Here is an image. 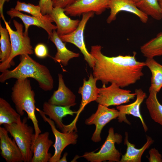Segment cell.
I'll return each instance as SVG.
<instances>
[{
    "instance_id": "obj_37",
    "label": "cell",
    "mask_w": 162,
    "mask_h": 162,
    "mask_svg": "<svg viewBox=\"0 0 162 162\" xmlns=\"http://www.w3.org/2000/svg\"><path fill=\"white\" fill-rule=\"evenodd\" d=\"M159 3H162V0H158Z\"/></svg>"
},
{
    "instance_id": "obj_23",
    "label": "cell",
    "mask_w": 162,
    "mask_h": 162,
    "mask_svg": "<svg viewBox=\"0 0 162 162\" xmlns=\"http://www.w3.org/2000/svg\"><path fill=\"white\" fill-rule=\"evenodd\" d=\"M145 63L152 74L151 85L149 89L158 93L162 88V65L154 58H146Z\"/></svg>"
},
{
    "instance_id": "obj_18",
    "label": "cell",
    "mask_w": 162,
    "mask_h": 162,
    "mask_svg": "<svg viewBox=\"0 0 162 162\" xmlns=\"http://www.w3.org/2000/svg\"><path fill=\"white\" fill-rule=\"evenodd\" d=\"M49 133L39 134L33 141L31 149L33 156L31 162H48L52 157L49 150L53 142L49 139Z\"/></svg>"
},
{
    "instance_id": "obj_22",
    "label": "cell",
    "mask_w": 162,
    "mask_h": 162,
    "mask_svg": "<svg viewBox=\"0 0 162 162\" xmlns=\"http://www.w3.org/2000/svg\"><path fill=\"white\" fill-rule=\"evenodd\" d=\"M125 135L124 143L127 146L126 152L122 156L120 162H141L142 154L153 143L154 140L151 137L147 136L146 143L141 148L137 149L135 148L134 144L129 142L127 132H125Z\"/></svg>"
},
{
    "instance_id": "obj_12",
    "label": "cell",
    "mask_w": 162,
    "mask_h": 162,
    "mask_svg": "<svg viewBox=\"0 0 162 162\" xmlns=\"http://www.w3.org/2000/svg\"><path fill=\"white\" fill-rule=\"evenodd\" d=\"M7 14L11 19L14 17H18L22 21L25 26L24 33L28 34V30L30 26H34L40 27L47 33L49 38L51 36L54 30H56V25L52 22L53 21L50 14L44 15L42 17L34 16H30L24 14L15 8H11L7 12Z\"/></svg>"
},
{
    "instance_id": "obj_6",
    "label": "cell",
    "mask_w": 162,
    "mask_h": 162,
    "mask_svg": "<svg viewBox=\"0 0 162 162\" xmlns=\"http://www.w3.org/2000/svg\"><path fill=\"white\" fill-rule=\"evenodd\" d=\"M122 136L120 134L115 133L114 128L110 127L106 139L99 151L85 152L82 156L91 162H101L105 161L120 162L121 154L116 149L115 143H121Z\"/></svg>"
},
{
    "instance_id": "obj_28",
    "label": "cell",
    "mask_w": 162,
    "mask_h": 162,
    "mask_svg": "<svg viewBox=\"0 0 162 162\" xmlns=\"http://www.w3.org/2000/svg\"><path fill=\"white\" fill-rule=\"evenodd\" d=\"M0 62L6 61L10 57L11 51V45L8 31L0 23Z\"/></svg>"
},
{
    "instance_id": "obj_9",
    "label": "cell",
    "mask_w": 162,
    "mask_h": 162,
    "mask_svg": "<svg viewBox=\"0 0 162 162\" xmlns=\"http://www.w3.org/2000/svg\"><path fill=\"white\" fill-rule=\"evenodd\" d=\"M36 110L39 112L44 121L47 122L50 125L55 136V141L53 145L55 152L49 162H58L65 148L69 145H75L76 143L78 137L77 131H74L67 133L60 132L57 129L54 122L49 118H47L42 110L37 108Z\"/></svg>"
},
{
    "instance_id": "obj_27",
    "label": "cell",
    "mask_w": 162,
    "mask_h": 162,
    "mask_svg": "<svg viewBox=\"0 0 162 162\" xmlns=\"http://www.w3.org/2000/svg\"><path fill=\"white\" fill-rule=\"evenodd\" d=\"M136 3L137 7L148 16L157 20L162 19L161 8L158 0H140Z\"/></svg>"
},
{
    "instance_id": "obj_13",
    "label": "cell",
    "mask_w": 162,
    "mask_h": 162,
    "mask_svg": "<svg viewBox=\"0 0 162 162\" xmlns=\"http://www.w3.org/2000/svg\"><path fill=\"white\" fill-rule=\"evenodd\" d=\"M97 79L93 74H90L88 80L86 78L83 79L82 86L79 87L78 93L82 96V100L79 108L77 111L76 115L73 120L70 124L72 127L76 128V123L80 113L83 110L85 106L91 102L96 101L98 96L99 88L96 86Z\"/></svg>"
},
{
    "instance_id": "obj_7",
    "label": "cell",
    "mask_w": 162,
    "mask_h": 162,
    "mask_svg": "<svg viewBox=\"0 0 162 162\" xmlns=\"http://www.w3.org/2000/svg\"><path fill=\"white\" fill-rule=\"evenodd\" d=\"M98 94L96 102L108 107L128 103L136 96L135 92L132 93L130 90L123 89L115 83L99 88Z\"/></svg>"
},
{
    "instance_id": "obj_36",
    "label": "cell",
    "mask_w": 162,
    "mask_h": 162,
    "mask_svg": "<svg viewBox=\"0 0 162 162\" xmlns=\"http://www.w3.org/2000/svg\"><path fill=\"white\" fill-rule=\"evenodd\" d=\"M160 8L161 9V15H162V3H159Z\"/></svg>"
},
{
    "instance_id": "obj_29",
    "label": "cell",
    "mask_w": 162,
    "mask_h": 162,
    "mask_svg": "<svg viewBox=\"0 0 162 162\" xmlns=\"http://www.w3.org/2000/svg\"><path fill=\"white\" fill-rule=\"evenodd\" d=\"M15 8L19 11H23L36 17H42L44 16L42 14L39 5H36L18 1Z\"/></svg>"
},
{
    "instance_id": "obj_3",
    "label": "cell",
    "mask_w": 162,
    "mask_h": 162,
    "mask_svg": "<svg viewBox=\"0 0 162 162\" xmlns=\"http://www.w3.org/2000/svg\"><path fill=\"white\" fill-rule=\"evenodd\" d=\"M11 99L17 112L21 116L27 113L28 119L33 125L35 139L41 133L35 115V93L32 89L30 81L28 78L16 80L11 88Z\"/></svg>"
},
{
    "instance_id": "obj_2",
    "label": "cell",
    "mask_w": 162,
    "mask_h": 162,
    "mask_svg": "<svg viewBox=\"0 0 162 162\" xmlns=\"http://www.w3.org/2000/svg\"><path fill=\"white\" fill-rule=\"evenodd\" d=\"M20 61L18 65L13 69H7L2 72L1 82L12 78L17 80L30 77L35 80L44 91H50L53 88V79L47 67L37 62L28 54L20 55Z\"/></svg>"
},
{
    "instance_id": "obj_39",
    "label": "cell",
    "mask_w": 162,
    "mask_h": 162,
    "mask_svg": "<svg viewBox=\"0 0 162 162\" xmlns=\"http://www.w3.org/2000/svg\"></svg>"
},
{
    "instance_id": "obj_4",
    "label": "cell",
    "mask_w": 162,
    "mask_h": 162,
    "mask_svg": "<svg viewBox=\"0 0 162 162\" xmlns=\"http://www.w3.org/2000/svg\"><path fill=\"white\" fill-rule=\"evenodd\" d=\"M13 22L15 31L11 28L6 21L4 22L9 34L11 51L8 59L0 64V71L1 72L8 69L11 65L14 64L13 59L16 56L24 54L32 55L34 53L30 39L28 34H25L23 32L22 24L15 20H13Z\"/></svg>"
},
{
    "instance_id": "obj_21",
    "label": "cell",
    "mask_w": 162,
    "mask_h": 162,
    "mask_svg": "<svg viewBox=\"0 0 162 162\" xmlns=\"http://www.w3.org/2000/svg\"><path fill=\"white\" fill-rule=\"evenodd\" d=\"M49 39L55 44L57 49V52L54 57L53 58L55 62L61 63L65 66L68 65L70 59L80 56L79 53L73 52L67 48L65 43L61 39L56 30L53 31Z\"/></svg>"
},
{
    "instance_id": "obj_15",
    "label": "cell",
    "mask_w": 162,
    "mask_h": 162,
    "mask_svg": "<svg viewBox=\"0 0 162 162\" xmlns=\"http://www.w3.org/2000/svg\"><path fill=\"white\" fill-rule=\"evenodd\" d=\"M135 92L136 94V98L134 102L127 105H121L116 106V109L119 111L117 118L120 123L124 122L130 124V122L126 118V115H131L138 117L140 120L144 131L146 132L148 130V127L140 113V107L144 99L146 98V94L141 88L136 89Z\"/></svg>"
},
{
    "instance_id": "obj_8",
    "label": "cell",
    "mask_w": 162,
    "mask_h": 162,
    "mask_svg": "<svg viewBox=\"0 0 162 162\" xmlns=\"http://www.w3.org/2000/svg\"><path fill=\"white\" fill-rule=\"evenodd\" d=\"M94 14L93 12L83 14L78 27L75 31L70 34L59 36L63 42L73 44L78 47L83 55L85 60L92 68L94 66L95 59L86 48L84 33L87 22L94 16Z\"/></svg>"
},
{
    "instance_id": "obj_24",
    "label": "cell",
    "mask_w": 162,
    "mask_h": 162,
    "mask_svg": "<svg viewBox=\"0 0 162 162\" xmlns=\"http://www.w3.org/2000/svg\"><path fill=\"white\" fill-rule=\"evenodd\" d=\"M149 95L146 99V104L150 116L155 122L162 125V105L157 97V93L149 89Z\"/></svg>"
},
{
    "instance_id": "obj_10",
    "label": "cell",
    "mask_w": 162,
    "mask_h": 162,
    "mask_svg": "<svg viewBox=\"0 0 162 162\" xmlns=\"http://www.w3.org/2000/svg\"><path fill=\"white\" fill-rule=\"evenodd\" d=\"M119 111L115 108H110L108 107L98 104L95 113L93 114L85 121L87 125L94 124L95 130L92 137V141L95 142L101 141V133L104 126L112 119L118 116Z\"/></svg>"
},
{
    "instance_id": "obj_11",
    "label": "cell",
    "mask_w": 162,
    "mask_h": 162,
    "mask_svg": "<svg viewBox=\"0 0 162 162\" xmlns=\"http://www.w3.org/2000/svg\"><path fill=\"white\" fill-rule=\"evenodd\" d=\"M109 0H75L64 9L67 15L72 16L91 12L99 15L109 8Z\"/></svg>"
},
{
    "instance_id": "obj_33",
    "label": "cell",
    "mask_w": 162,
    "mask_h": 162,
    "mask_svg": "<svg viewBox=\"0 0 162 162\" xmlns=\"http://www.w3.org/2000/svg\"><path fill=\"white\" fill-rule=\"evenodd\" d=\"M75 0H52L53 7L64 8L72 4Z\"/></svg>"
},
{
    "instance_id": "obj_1",
    "label": "cell",
    "mask_w": 162,
    "mask_h": 162,
    "mask_svg": "<svg viewBox=\"0 0 162 162\" xmlns=\"http://www.w3.org/2000/svg\"><path fill=\"white\" fill-rule=\"evenodd\" d=\"M100 45L91 46L90 53L95 59L93 75L104 85L115 83L122 88L135 83L143 75L145 62L137 61L136 52L132 56L109 57L101 52Z\"/></svg>"
},
{
    "instance_id": "obj_16",
    "label": "cell",
    "mask_w": 162,
    "mask_h": 162,
    "mask_svg": "<svg viewBox=\"0 0 162 162\" xmlns=\"http://www.w3.org/2000/svg\"><path fill=\"white\" fill-rule=\"evenodd\" d=\"M4 127H0V148L2 156L7 162H22L21 152L14 139L12 140Z\"/></svg>"
},
{
    "instance_id": "obj_38",
    "label": "cell",
    "mask_w": 162,
    "mask_h": 162,
    "mask_svg": "<svg viewBox=\"0 0 162 162\" xmlns=\"http://www.w3.org/2000/svg\"><path fill=\"white\" fill-rule=\"evenodd\" d=\"M140 0H134V1L136 2H137L138 1H139Z\"/></svg>"
},
{
    "instance_id": "obj_5",
    "label": "cell",
    "mask_w": 162,
    "mask_h": 162,
    "mask_svg": "<svg viewBox=\"0 0 162 162\" xmlns=\"http://www.w3.org/2000/svg\"><path fill=\"white\" fill-rule=\"evenodd\" d=\"M28 119L24 117L22 120L20 117L16 123L3 124L20 148L24 162H31L33 156L31 147L35 139L33 128L27 123Z\"/></svg>"
},
{
    "instance_id": "obj_19",
    "label": "cell",
    "mask_w": 162,
    "mask_h": 162,
    "mask_svg": "<svg viewBox=\"0 0 162 162\" xmlns=\"http://www.w3.org/2000/svg\"><path fill=\"white\" fill-rule=\"evenodd\" d=\"M58 87L48 102L58 106H74L76 104V96L65 85L62 75L59 74Z\"/></svg>"
},
{
    "instance_id": "obj_20",
    "label": "cell",
    "mask_w": 162,
    "mask_h": 162,
    "mask_svg": "<svg viewBox=\"0 0 162 162\" xmlns=\"http://www.w3.org/2000/svg\"><path fill=\"white\" fill-rule=\"evenodd\" d=\"M70 107L58 106L45 102L43 104L42 111L45 115L54 122L57 127L63 132L65 125L62 122L63 118L68 115L73 116L77 113V111L71 110Z\"/></svg>"
},
{
    "instance_id": "obj_32",
    "label": "cell",
    "mask_w": 162,
    "mask_h": 162,
    "mask_svg": "<svg viewBox=\"0 0 162 162\" xmlns=\"http://www.w3.org/2000/svg\"><path fill=\"white\" fill-rule=\"evenodd\" d=\"M149 162H162V156L158 151L155 148L151 149L149 151Z\"/></svg>"
},
{
    "instance_id": "obj_31",
    "label": "cell",
    "mask_w": 162,
    "mask_h": 162,
    "mask_svg": "<svg viewBox=\"0 0 162 162\" xmlns=\"http://www.w3.org/2000/svg\"><path fill=\"white\" fill-rule=\"evenodd\" d=\"M35 56L41 58H44L48 55V51L47 47L43 43L37 44L34 49Z\"/></svg>"
},
{
    "instance_id": "obj_34",
    "label": "cell",
    "mask_w": 162,
    "mask_h": 162,
    "mask_svg": "<svg viewBox=\"0 0 162 162\" xmlns=\"http://www.w3.org/2000/svg\"><path fill=\"white\" fill-rule=\"evenodd\" d=\"M10 0H0V17L2 18L4 22L6 20L4 17L3 13L4 5L5 2H8Z\"/></svg>"
},
{
    "instance_id": "obj_14",
    "label": "cell",
    "mask_w": 162,
    "mask_h": 162,
    "mask_svg": "<svg viewBox=\"0 0 162 162\" xmlns=\"http://www.w3.org/2000/svg\"><path fill=\"white\" fill-rule=\"evenodd\" d=\"M109 8L110 14L106 20L108 24L115 20L117 14L122 11L135 14L143 23H146L148 20V16L137 7L134 0H109Z\"/></svg>"
},
{
    "instance_id": "obj_35",
    "label": "cell",
    "mask_w": 162,
    "mask_h": 162,
    "mask_svg": "<svg viewBox=\"0 0 162 162\" xmlns=\"http://www.w3.org/2000/svg\"><path fill=\"white\" fill-rule=\"evenodd\" d=\"M68 154L67 152H65L63 154L62 157V158H60L58 162H67V157L68 155Z\"/></svg>"
},
{
    "instance_id": "obj_25",
    "label": "cell",
    "mask_w": 162,
    "mask_h": 162,
    "mask_svg": "<svg viewBox=\"0 0 162 162\" xmlns=\"http://www.w3.org/2000/svg\"><path fill=\"white\" fill-rule=\"evenodd\" d=\"M140 50L143 56L146 58L162 56V32L142 45Z\"/></svg>"
},
{
    "instance_id": "obj_30",
    "label": "cell",
    "mask_w": 162,
    "mask_h": 162,
    "mask_svg": "<svg viewBox=\"0 0 162 162\" xmlns=\"http://www.w3.org/2000/svg\"><path fill=\"white\" fill-rule=\"evenodd\" d=\"M39 6L42 14H50L53 8L52 0H39Z\"/></svg>"
},
{
    "instance_id": "obj_17",
    "label": "cell",
    "mask_w": 162,
    "mask_h": 162,
    "mask_svg": "<svg viewBox=\"0 0 162 162\" xmlns=\"http://www.w3.org/2000/svg\"><path fill=\"white\" fill-rule=\"evenodd\" d=\"M50 15L56 24V31L59 36L74 32L78 27L80 21L71 19L65 14L64 9L59 7H54Z\"/></svg>"
},
{
    "instance_id": "obj_26",
    "label": "cell",
    "mask_w": 162,
    "mask_h": 162,
    "mask_svg": "<svg viewBox=\"0 0 162 162\" xmlns=\"http://www.w3.org/2000/svg\"><path fill=\"white\" fill-rule=\"evenodd\" d=\"M21 116L4 99L0 98V125L17 122Z\"/></svg>"
}]
</instances>
